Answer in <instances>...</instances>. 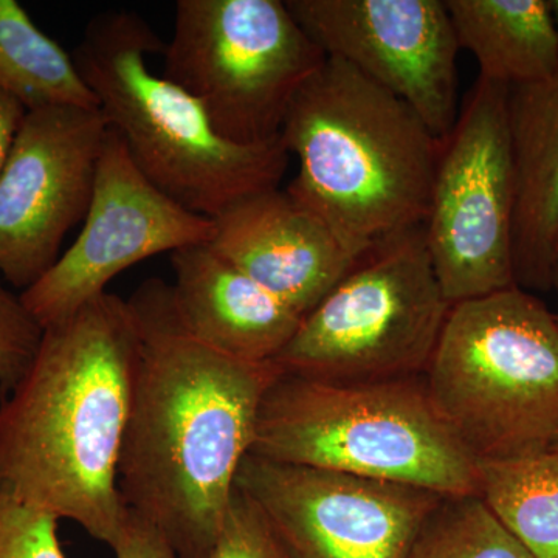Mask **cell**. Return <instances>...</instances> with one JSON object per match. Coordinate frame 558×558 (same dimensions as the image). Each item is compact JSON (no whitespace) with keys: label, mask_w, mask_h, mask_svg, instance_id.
Segmentation results:
<instances>
[{"label":"cell","mask_w":558,"mask_h":558,"mask_svg":"<svg viewBox=\"0 0 558 558\" xmlns=\"http://www.w3.org/2000/svg\"><path fill=\"white\" fill-rule=\"evenodd\" d=\"M140 352L119 492L178 558H209L279 368L240 362L191 337L171 286L146 279L130 300Z\"/></svg>","instance_id":"obj_1"},{"label":"cell","mask_w":558,"mask_h":558,"mask_svg":"<svg viewBox=\"0 0 558 558\" xmlns=\"http://www.w3.org/2000/svg\"><path fill=\"white\" fill-rule=\"evenodd\" d=\"M138 352L137 317L113 293L44 328L0 405V495L112 545L128 513L119 464Z\"/></svg>","instance_id":"obj_2"},{"label":"cell","mask_w":558,"mask_h":558,"mask_svg":"<svg viewBox=\"0 0 558 558\" xmlns=\"http://www.w3.org/2000/svg\"><path fill=\"white\" fill-rule=\"evenodd\" d=\"M279 137L300 163L286 191L351 258L425 222L440 140L347 62L328 57L304 83Z\"/></svg>","instance_id":"obj_3"},{"label":"cell","mask_w":558,"mask_h":558,"mask_svg":"<svg viewBox=\"0 0 558 558\" xmlns=\"http://www.w3.org/2000/svg\"><path fill=\"white\" fill-rule=\"evenodd\" d=\"M160 50L148 21L112 10L87 22L72 53L138 171L180 207L209 219L279 189L290 157L281 137L252 146L223 138L189 92L150 72L146 58Z\"/></svg>","instance_id":"obj_4"},{"label":"cell","mask_w":558,"mask_h":558,"mask_svg":"<svg viewBox=\"0 0 558 558\" xmlns=\"http://www.w3.org/2000/svg\"><path fill=\"white\" fill-rule=\"evenodd\" d=\"M250 453L442 497L478 495L476 461L439 416L424 376L343 384L279 369Z\"/></svg>","instance_id":"obj_5"},{"label":"cell","mask_w":558,"mask_h":558,"mask_svg":"<svg viewBox=\"0 0 558 558\" xmlns=\"http://www.w3.org/2000/svg\"><path fill=\"white\" fill-rule=\"evenodd\" d=\"M424 379L439 416L476 462L556 446V314L519 286L453 304Z\"/></svg>","instance_id":"obj_6"},{"label":"cell","mask_w":558,"mask_h":558,"mask_svg":"<svg viewBox=\"0 0 558 558\" xmlns=\"http://www.w3.org/2000/svg\"><path fill=\"white\" fill-rule=\"evenodd\" d=\"M450 307L424 223L411 227L355 260L274 363L284 373L343 384L424 376Z\"/></svg>","instance_id":"obj_7"},{"label":"cell","mask_w":558,"mask_h":558,"mask_svg":"<svg viewBox=\"0 0 558 558\" xmlns=\"http://www.w3.org/2000/svg\"><path fill=\"white\" fill-rule=\"evenodd\" d=\"M163 78L238 145L281 134L293 98L328 57L281 0H179Z\"/></svg>","instance_id":"obj_8"},{"label":"cell","mask_w":558,"mask_h":558,"mask_svg":"<svg viewBox=\"0 0 558 558\" xmlns=\"http://www.w3.org/2000/svg\"><path fill=\"white\" fill-rule=\"evenodd\" d=\"M508 100L509 87L478 78L453 130L439 142L424 231L451 306L517 286Z\"/></svg>","instance_id":"obj_9"},{"label":"cell","mask_w":558,"mask_h":558,"mask_svg":"<svg viewBox=\"0 0 558 558\" xmlns=\"http://www.w3.org/2000/svg\"><path fill=\"white\" fill-rule=\"evenodd\" d=\"M109 124L98 108L27 110L0 170V275L27 290L86 218Z\"/></svg>","instance_id":"obj_10"},{"label":"cell","mask_w":558,"mask_h":558,"mask_svg":"<svg viewBox=\"0 0 558 558\" xmlns=\"http://www.w3.org/2000/svg\"><path fill=\"white\" fill-rule=\"evenodd\" d=\"M236 487L289 558H403L442 495L248 453Z\"/></svg>","instance_id":"obj_11"},{"label":"cell","mask_w":558,"mask_h":558,"mask_svg":"<svg viewBox=\"0 0 558 558\" xmlns=\"http://www.w3.org/2000/svg\"><path fill=\"white\" fill-rule=\"evenodd\" d=\"M213 236L215 220L180 207L156 189L109 128L83 230L21 299L47 328L108 292L109 282L140 260L208 244Z\"/></svg>","instance_id":"obj_12"},{"label":"cell","mask_w":558,"mask_h":558,"mask_svg":"<svg viewBox=\"0 0 558 558\" xmlns=\"http://www.w3.org/2000/svg\"><path fill=\"white\" fill-rule=\"evenodd\" d=\"M325 51L407 102L436 138L459 116V44L440 0H286Z\"/></svg>","instance_id":"obj_13"},{"label":"cell","mask_w":558,"mask_h":558,"mask_svg":"<svg viewBox=\"0 0 558 558\" xmlns=\"http://www.w3.org/2000/svg\"><path fill=\"white\" fill-rule=\"evenodd\" d=\"M213 220V250L301 318L355 264L328 227L286 190L247 197Z\"/></svg>","instance_id":"obj_14"},{"label":"cell","mask_w":558,"mask_h":558,"mask_svg":"<svg viewBox=\"0 0 558 558\" xmlns=\"http://www.w3.org/2000/svg\"><path fill=\"white\" fill-rule=\"evenodd\" d=\"M172 306L205 347L240 362L274 363L301 325L299 314L213 250L197 244L171 253Z\"/></svg>","instance_id":"obj_15"},{"label":"cell","mask_w":558,"mask_h":558,"mask_svg":"<svg viewBox=\"0 0 558 558\" xmlns=\"http://www.w3.org/2000/svg\"><path fill=\"white\" fill-rule=\"evenodd\" d=\"M515 160L513 266L521 289H553L558 234V70L509 89Z\"/></svg>","instance_id":"obj_16"},{"label":"cell","mask_w":558,"mask_h":558,"mask_svg":"<svg viewBox=\"0 0 558 558\" xmlns=\"http://www.w3.org/2000/svg\"><path fill=\"white\" fill-rule=\"evenodd\" d=\"M459 49L475 57L480 78L506 87L549 78L558 36L548 0H446Z\"/></svg>","instance_id":"obj_17"},{"label":"cell","mask_w":558,"mask_h":558,"mask_svg":"<svg viewBox=\"0 0 558 558\" xmlns=\"http://www.w3.org/2000/svg\"><path fill=\"white\" fill-rule=\"evenodd\" d=\"M0 92L27 110L98 108L72 54L36 27L16 0H0Z\"/></svg>","instance_id":"obj_18"},{"label":"cell","mask_w":558,"mask_h":558,"mask_svg":"<svg viewBox=\"0 0 558 558\" xmlns=\"http://www.w3.org/2000/svg\"><path fill=\"white\" fill-rule=\"evenodd\" d=\"M478 497L534 558H558V451L480 461Z\"/></svg>","instance_id":"obj_19"},{"label":"cell","mask_w":558,"mask_h":558,"mask_svg":"<svg viewBox=\"0 0 558 558\" xmlns=\"http://www.w3.org/2000/svg\"><path fill=\"white\" fill-rule=\"evenodd\" d=\"M403 558H534L478 495L444 497Z\"/></svg>","instance_id":"obj_20"},{"label":"cell","mask_w":558,"mask_h":558,"mask_svg":"<svg viewBox=\"0 0 558 558\" xmlns=\"http://www.w3.org/2000/svg\"><path fill=\"white\" fill-rule=\"evenodd\" d=\"M44 328L24 301L0 282V389L9 392L24 379L38 354Z\"/></svg>","instance_id":"obj_21"},{"label":"cell","mask_w":558,"mask_h":558,"mask_svg":"<svg viewBox=\"0 0 558 558\" xmlns=\"http://www.w3.org/2000/svg\"><path fill=\"white\" fill-rule=\"evenodd\" d=\"M209 558H289L266 517L234 490Z\"/></svg>","instance_id":"obj_22"},{"label":"cell","mask_w":558,"mask_h":558,"mask_svg":"<svg viewBox=\"0 0 558 558\" xmlns=\"http://www.w3.org/2000/svg\"><path fill=\"white\" fill-rule=\"evenodd\" d=\"M58 519L0 495V558H68Z\"/></svg>","instance_id":"obj_23"},{"label":"cell","mask_w":558,"mask_h":558,"mask_svg":"<svg viewBox=\"0 0 558 558\" xmlns=\"http://www.w3.org/2000/svg\"><path fill=\"white\" fill-rule=\"evenodd\" d=\"M110 548L116 558H178L157 527L130 509Z\"/></svg>","instance_id":"obj_24"},{"label":"cell","mask_w":558,"mask_h":558,"mask_svg":"<svg viewBox=\"0 0 558 558\" xmlns=\"http://www.w3.org/2000/svg\"><path fill=\"white\" fill-rule=\"evenodd\" d=\"M27 109L10 95L0 92V170L5 163Z\"/></svg>","instance_id":"obj_25"},{"label":"cell","mask_w":558,"mask_h":558,"mask_svg":"<svg viewBox=\"0 0 558 558\" xmlns=\"http://www.w3.org/2000/svg\"><path fill=\"white\" fill-rule=\"evenodd\" d=\"M550 16H553L554 27H556L558 36V0H548Z\"/></svg>","instance_id":"obj_26"},{"label":"cell","mask_w":558,"mask_h":558,"mask_svg":"<svg viewBox=\"0 0 558 558\" xmlns=\"http://www.w3.org/2000/svg\"><path fill=\"white\" fill-rule=\"evenodd\" d=\"M553 289L556 290L557 293V301H558V255L556 263H554V270H553ZM557 325H558V311L556 314Z\"/></svg>","instance_id":"obj_27"},{"label":"cell","mask_w":558,"mask_h":558,"mask_svg":"<svg viewBox=\"0 0 558 558\" xmlns=\"http://www.w3.org/2000/svg\"><path fill=\"white\" fill-rule=\"evenodd\" d=\"M550 451H558V440H557V442H556V446H554V447H553V450H550Z\"/></svg>","instance_id":"obj_28"},{"label":"cell","mask_w":558,"mask_h":558,"mask_svg":"<svg viewBox=\"0 0 558 558\" xmlns=\"http://www.w3.org/2000/svg\"><path fill=\"white\" fill-rule=\"evenodd\" d=\"M556 252H557V255H558V234H557V241H556Z\"/></svg>","instance_id":"obj_29"}]
</instances>
